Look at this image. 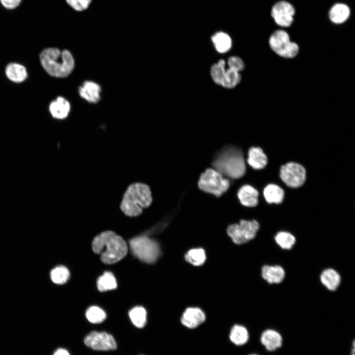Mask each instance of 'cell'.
<instances>
[{"instance_id": "cell-10", "label": "cell", "mask_w": 355, "mask_h": 355, "mask_svg": "<svg viewBox=\"0 0 355 355\" xmlns=\"http://www.w3.org/2000/svg\"><path fill=\"white\" fill-rule=\"evenodd\" d=\"M280 177L286 185L296 188L302 185L304 183L306 179V171L299 164L289 162L281 167Z\"/></svg>"}, {"instance_id": "cell-8", "label": "cell", "mask_w": 355, "mask_h": 355, "mask_svg": "<svg viewBox=\"0 0 355 355\" xmlns=\"http://www.w3.org/2000/svg\"><path fill=\"white\" fill-rule=\"evenodd\" d=\"M259 229V224L255 220H241L239 224L229 225L227 232L234 243L245 244L256 236Z\"/></svg>"}, {"instance_id": "cell-25", "label": "cell", "mask_w": 355, "mask_h": 355, "mask_svg": "<svg viewBox=\"0 0 355 355\" xmlns=\"http://www.w3.org/2000/svg\"><path fill=\"white\" fill-rule=\"evenodd\" d=\"M129 316L133 324L139 328L144 327L147 321V314L144 308L137 306L132 309Z\"/></svg>"}, {"instance_id": "cell-35", "label": "cell", "mask_w": 355, "mask_h": 355, "mask_svg": "<svg viewBox=\"0 0 355 355\" xmlns=\"http://www.w3.org/2000/svg\"><path fill=\"white\" fill-rule=\"evenodd\" d=\"M22 0H0L2 5L6 9H13L19 5Z\"/></svg>"}, {"instance_id": "cell-3", "label": "cell", "mask_w": 355, "mask_h": 355, "mask_svg": "<svg viewBox=\"0 0 355 355\" xmlns=\"http://www.w3.org/2000/svg\"><path fill=\"white\" fill-rule=\"evenodd\" d=\"M39 59L45 71L56 77L67 76L74 67V59L67 50L61 51L56 48H47L40 53Z\"/></svg>"}, {"instance_id": "cell-31", "label": "cell", "mask_w": 355, "mask_h": 355, "mask_svg": "<svg viewBox=\"0 0 355 355\" xmlns=\"http://www.w3.org/2000/svg\"><path fill=\"white\" fill-rule=\"evenodd\" d=\"M225 66V61L221 59L217 63L213 64L211 68L210 73L213 80L215 83L220 85L226 71Z\"/></svg>"}, {"instance_id": "cell-17", "label": "cell", "mask_w": 355, "mask_h": 355, "mask_svg": "<svg viewBox=\"0 0 355 355\" xmlns=\"http://www.w3.org/2000/svg\"><path fill=\"white\" fill-rule=\"evenodd\" d=\"M258 192L249 185H244L238 190L237 195L241 203L246 207L256 206L258 202Z\"/></svg>"}, {"instance_id": "cell-26", "label": "cell", "mask_w": 355, "mask_h": 355, "mask_svg": "<svg viewBox=\"0 0 355 355\" xmlns=\"http://www.w3.org/2000/svg\"><path fill=\"white\" fill-rule=\"evenodd\" d=\"M97 286L101 291L114 289L117 287L115 278L112 273L105 272L97 281Z\"/></svg>"}, {"instance_id": "cell-2", "label": "cell", "mask_w": 355, "mask_h": 355, "mask_svg": "<svg viewBox=\"0 0 355 355\" xmlns=\"http://www.w3.org/2000/svg\"><path fill=\"white\" fill-rule=\"evenodd\" d=\"M213 168L224 177L231 179L242 177L246 172V165L242 150L235 146H225L215 155Z\"/></svg>"}, {"instance_id": "cell-30", "label": "cell", "mask_w": 355, "mask_h": 355, "mask_svg": "<svg viewBox=\"0 0 355 355\" xmlns=\"http://www.w3.org/2000/svg\"><path fill=\"white\" fill-rule=\"evenodd\" d=\"M86 317L92 323H100L105 320L106 315L105 311L97 306L89 307L86 312Z\"/></svg>"}, {"instance_id": "cell-15", "label": "cell", "mask_w": 355, "mask_h": 355, "mask_svg": "<svg viewBox=\"0 0 355 355\" xmlns=\"http://www.w3.org/2000/svg\"><path fill=\"white\" fill-rule=\"evenodd\" d=\"M228 339L234 345L238 347L243 346L247 344L249 341V332L245 326L234 324L229 330Z\"/></svg>"}, {"instance_id": "cell-24", "label": "cell", "mask_w": 355, "mask_h": 355, "mask_svg": "<svg viewBox=\"0 0 355 355\" xmlns=\"http://www.w3.org/2000/svg\"><path fill=\"white\" fill-rule=\"evenodd\" d=\"M215 48L219 53L228 51L232 46V40L229 36L222 32H217L212 37Z\"/></svg>"}, {"instance_id": "cell-33", "label": "cell", "mask_w": 355, "mask_h": 355, "mask_svg": "<svg viewBox=\"0 0 355 355\" xmlns=\"http://www.w3.org/2000/svg\"><path fill=\"white\" fill-rule=\"evenodd\" d=\"M67 3L74 10L81 12L86 10L92 0H65Z\"/></svg>"}, {"instance_id": "cell-7", "label": "cell", "mask_w": 355, "mask_h": 355, "mask_svg": "<svg viewBox=\"0 0 355 355\" xmlns=\"http://www.w3.org/2000/svg\"><path fill=\"white\" fill-rule=\"evenodd\" d=\"M129 244L132 253L147 263L155 262L160 254L158 243L146 236L134 238Z\"/></svg>"}, {"instance_id": "cell-34", "label": "cell", "mask_w": 355, "mask_h": 355, "mask_svg": "<svg viewBox=\"0 0 355 355\" xmlns=\"http://www.w3.org/2000/svg\"><path fill=\"white\" fill-rule=\"evenodd\" d=\"M228 64L230 69L238 72L243 71L245 67L243 60L237 56H231L228 59Z\"/></svg>"}, {"instance_id": "cell-16", "label": "cell", "mask_w": 355, "mask_h": 355, "mask_svg": "<svg viewBox=\"0 0 355 355\" xmlns=\"http://www.w3.org/2000/svg\"><path fill=\"white\" fill-rule=\"evenodd\" d=\"M261 275L264 280L270 284L281 283L285 277V272L279 265H264L261 269Z\"/></svg>"}, {"instance_id": "cell-22", "label": "cell", "mask_w": 355, "mask_h": 355, "mask_svg": "<svg viewBox=\"0 0 355 355\" xmlns=\"http://www.w3.org/2000/svg\"><path fill=\"white\" fill-rule=\"evenodd\" d=\"M320 280L322 284L328 290L334 291L340 284L341 277L335 270L328 268L322 272Z\"/></svg>"}, {"instance_id": "cell-5", "label": "cell", "mask_w": 355, "mask_h": 355, "mask_svg": "<svg viewBox=\"0 0 355 355\" xmlns=\"http://www.w3.org/2000/svg\"><path fill=\"white\" fill-rule=\"evenodd\" d=\"M268 44L273 52L283 58H293L299 52L298 44L291 41L288 33L283 29L273 32L269 37Z\"/></svg>"}, {"instance_id": "cell-4", "label": "cell", "mask_w": 355, "mask_h": 355, "mask_svg": "<svg viewBox=\"0 0 355 355\" xmlns=\"http://www.w3.org/2000/svg\"><path fill=\"white\" fill-rule=\"evenodd\" d=\"M152 202L149 186L142 182H135L127 188L120 208L125 215L134 217L141 214L142 210L150 206Z\"/></svg>"}, {"instance_id": "cell-20", "label": "cell", "mask_w": 355, "mask_h": 355, "mask_svg": "<svg viewBox=\"0 0 355 355\" xmlns=\"http://www.w3.org/2000/svg\"><path fill=\"white\" fill-rule=\"evenodd\" d=\"M7 77L15 83H20L26 79L28 73L26 68L18 63H11L7 65L5 70Z\"/></svg>"}, {"instance_id": "cell-38", "label": "cell", "mask_w": 355, "mask_h": 355, "mask_svg": "<svg viewBox=\"0 0 355 355\" xmlns=\"http://www.w3.org/2000/svg\"><path fill=\"white\" fill-rule=\"evenodd\" d=\"M143 355V354H140V355Z\"/></svg>"}, {"instance_id": "cell-14", "label": "cell", "mask_w": 355, "mask_h": 355, "mask_svg": "<svg viewBox=\"0 0 355 355\" xmlns=\"http://www.w3.org/2000/svg\"><path fill=\"white\" fill-rule=\"evenodd\" d=\"M101 89L97 83L91 81L84 82L78 89L80 97L91 103H97L100 99Z\"/></svg>"}, {"instance_id": "cell-32", "label": "cell", "mask_w": 355, "mask_h": 355, "mask_svg": "<svg viewBox=\"0 0 355 355\" xmlns=\"http://www.w3.org/2000/svg\"><path fill=\"white\" fill-rule=\"evenodd\" d=\"M51 280L57 284H63L67 282L70 277L68 269L60 266L54 268L50 273Z\"/></svg>"}, {"instance_id": "cell-1", "label": "cell", "mask_w": 355, "mask_h": 355, "mask_svg": "<svg viewBox=\"0 0 355 355\" xmlns=\"http://www.w3.org/2000/svg\"><path fill=\"white\" fill-rule=\"evenodd\" d=\"M93 251L101 254V259L106 264H111L124 258L128 251L127 245L120 236L111 231L103 232L92 242Z\"/></svg>"}, {"instance_id": "cell-6", "label": "cell", "mask_w": 355, "mask_h": 355, "mask_svg": "<svg viewBox=\"0 0 355 355\" xmlns=\"http://www.w3.org/2000/svg\"><path fill=\"white\" fill-rule=\"evenodd\" d=\"M202 191L219 197L229 188V180L213 168H208L203 173L198 181Z\"/></svg>"}, {"instance_id": "cell-28", "label": "cell", "mask_w": 355, "mask_h": 355, "mask_svg": "<svg viewBox=\"0 0 355 355\" xmlns=\"http://www.w3.org/2000/svg\"><path fill=\"white\" fill-rule=\"evenodd\" d=\"M185 258L188 262L194 266H200L205 261V252L201 248L192 249L186 253Z\"/></svg>"}, {"instance_id": "cell-13", "label": "cell", "mask_w": 355, "mask_h": 355, "mask_svg": "<svg viewBox=\"0 0 355 355\" xmlns=\"http://www.w3.org/2000/svg\"><path fill=\"white\" fill-rule=\"evenodd\" d=\"M329 20L335 24H342L346 22L351 15L349 6L345 3L338 2L330 8L328 13Z\"/></svg>"}, {"instance_id": "cell-12", "label": "cell", "mask_w": 355, "mask_h": 355, "mask_svg": "<svg viewBox=\"0 0 355 355\" xmlns=\"http://www.w3.org/2000/svg\"><path fill=\"white\" fill-rule=\"evenodd\" d=\"M206 320L205 313L200 308L189 307L185 309L180 318L181 324L185 328L194 329Z\"/></svg>"}, {"instance_id": "cell-21", "label": "cell", "mask_w": 355, "mask_h": 355, "mask_svg": "<svg viewBox=\"0 0 355 355\" xmlns=\"http://www.w3.org/2000/svg\"><path fill=\"white\" fill-rule=\"evenodd\" d=\"M260 341L266 349L270 351L280 348L282 344L281 335L277 331L272 329H267L263 331Z\"/></svg>"}, {"instance_id": "cell-18", "label": "cell", "mask_w": 355, "mask_h": 355, "mask_svg": "<svg viewBox=\"0 0 355 355\" xmlns=\"http://www.w3.org/2000/svg\"><path fill=\"white\" fill-rule=\"evenodd\" d=\"M70 109L69 102L62 97H57L56 100L51 102L49 106V110L52 116L59 119L66 118L69 115Z\"/></svg>"}, {"instance_id": "cell-29", "label": "cell", "mask_w": 355, "mask_h": 355, "mask_svg": "<svg viewBox=\"0 0 355 355\" xmlns=\"http://www.w3.org/2000/svg\"><path fill=\"white\" fill-rule=\"evenodd\" d=\"M241 80L239 72L233 69L226 70L221 85L227 88H232L238 85Z\"/></svg>"}, {"instance_id": "cell-19", "label": "cell", "mask_w": 355, "mask_h": 355, "mask_svg": "<svg viewBox=\"0 0 355 355\" xmlns=\"http://www.w3.org/2000/svg\"><path fill=\"white\" fill-rule=\"evenodd\" d=\"M247 162L254 169L260 170L267 165V157L261 148L252 147L248 150Z\"/></svg>"}, {"instance_id": "cell-11", "label": "cell", "mask_w": 355, "mask_h": 355, "mask_svg": "<svg viewBox=\"0 0 355 355\" xmlns=\"http://www.w3.org/2000/svg\"><path fill=\"white\" fill-rule=\"evenodd\" d=\"M84 343L87 347L96 351L114 350L117 348L114 337L106 332L93 331L85 336Z\"/></svg>"}, {"instance_id": "cell-27", "label": "cell", "mask_w": 355, "mask_h": 355, "mask_svg": "<svg viewBox=\"0 0 355 355\" xmlns=\"http://www.w3.org/2000/svg\"><path fill=\"white\" fill-rule=\"evenodd\" d=\"M275 241L278 245L284 249H290L296 242L295 237L290 233L281 231L276 235Z\"/></svg>"}, {"instance_id": "cell-36", "label": "cell", "mask_w": 355, "mask_h": 355, "mask_svg": "<svg viewBox=\"0 0 355 355\" xmlns=\"http://www.w3.org/2000/svg\"><path fill=\"white\" fill-rule=\"evenodd\" d=\"M52 355H71L69 352L63 348H59L56 350Z\"/></svg>"}, {"instance_id": "cell-9", "label": "cell", "mask_w": 355, "mask_h": 355, "mask_svg": "<svg viewBox=\"0 0 355 355\" xmlns=\"http://www.w3.org/2000/svg\"><path fill=\"white\" fill-rule=\"evenodd\" d=\"M295 9L289 1L282 0L273 5L270 15L275 24L282 28L290 27L294 21Z\"/></svg>"}, {"instance_id": "cell-37", "label": "cell", "mask_w": 355, "mask_h": 355, "mask_svg": "<svg viewBox=\"0 0 355 355\" xmlns=\"http://www.w3.org/2000/svg\"><path fill=\"white\" fill-rule=\"evenodd\" d=\"M258 355L255 354H249V355Z\"/></svg>"}, {"instance_id": "cell-23", "label": "cell", "mask_w": 355, "mask_h": 355, "mask_svg": "<svg viewBox=\"0 0 355 355\" xmlns=\"http://www.w3.org/2000/svg\"><path fill=\"white\" fill-rule=\"evenodd\" d=\"M263 195L267 203L280 204L283 201L284 191L278 185L270 184L265 187Z\"/></svg>"}]
</instances>
